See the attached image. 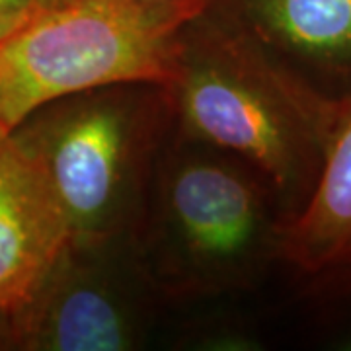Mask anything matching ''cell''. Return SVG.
Returning a JSON list of instances; mask_svg holds the SVG:
<instances>
[{"mask_svg": "<svg viewBox=\"0 0 351 351\" xmlns=\"http://www.w3.org/2000/svg\"><path fill=\"white\" fill-rule=\"evenodd\" d=\"M180 135L248 164L281 221L311 199L338 123L332 100L276 63L213 4L186 24L166 84Z\"/></svg>", "mask_w": 351, "mask_h": 351, "instance_id": "6da1fadb", "label": "cell"}, {"mask_svg": "<svg viewBox=\"0 0 351 351\" xmlns=\"http://www.w3.org/2000/svg\"><path fill=\"white\" fill-rule=\"evenodd\" d=\"M174 123L162 84L127 82L64 96L14 129L43 166L75 244L141 239L154 154Z\"/></svg>", "mask_w": 351, "mask_h": 351, "instance_id": "7a4b0ae2", "label": "cell"}, {"mask_svg": "<svg viewBox=\"0 0 351 351\" xmlns=\"http://www.w3.org/2000/svg\"><path fill=\"white\" fill-rule=\"evenodd\" d=\"M201 12L138 0H71L39 8L0 38V127L14 131L39 108L94 88L166 86L182 32Z\"/></svg>", "mask_w": 351, "mask_h": 351, "instance_id": "3957f363", "label": "cell"}, {"mask_svg": "<svg viewBox=\"0 0 351 351\" xmlns=\"http://www.w3.org/2000/svg\"><path fill=\"white\" fill-rule=\"evenodd\" d=\"M154 180L151 277L176 295L248 283L277 254L281 213L274 191L248 164L180 135Z\"/></svg>", "mask_w": 351, "mask_h": 351, "instance_id": "277c9868", "label": "cell"}, {"mask_svg": "<svg viewBox=\"0 0 351 351\" xmlns=\"http://www.w3.org/2000/svg\"><path fill=\"white\" fill-rule=\"evenodd\" d=\"M115 248L71 242L41 287L12 316L14 350L129 351L143 339V313L108 258Z\"/></svg>", "mask_w": 351, "mask_h": 351, "instance_id": "5b68a950", "label": "cell"}, {"mask_svg": "<svg viewBox=\"0 0 351 351\" xmlns=\"http://www.w3.org/2000/svg\"><path fill=\"white\" fill-rule=\"evenodd\" d=\"M73 242L36 154L0 127V316L20 313Z\"/></svg>", "mask_w": 351, "mask_h": 351, "instance_id": "8992f818", "label": "cell"}, {"mask_svg": "<svg viewBox=\"0 0 351 351\" xmlns=\"http://www.w3.org/2000/svg\"><path fill=\"white\" fill-rule=\"evenodd\" d=\"M213 6L322 96H351V0H215Z\"/></svg>", "mask_w": 351, "mask_h": 351, "instance_id": "52a82bcc", "label": "cell"}, {"mask_svg": "<svg viewBox=\"0 0 351 351\" xmlns=\"http://www.w3.org/2000/svg\"><path fill=\"white\" fill-rule=\"evenodd\" d=\"M277 256L320 287H351V96L341 100L311 199L279 221Z\"/></svg>", "mask_w": 351, "mask_h": 351, "instance_id": "ba28073f", "label": "cell"}, {"mask_svg": "<svg viewBox=\"0 0 351 351\" xmlns=\"http://www.w3.org/2000/svg\"><path fill=\"white\" fill-rule=\"evenodd\" d=\"M38 10V0H0V38L8 36Z\"/></svg>", "mask_w": 351, "mask_h": 351, "instance_id": "9c48e42d", "label": "cell"}, {"mask_svg": "<svg viewBox=\"0 0 351 351\" xmlns=\"http://www.w3.org/2000/svg\"><path fill=\"white\" fill-rule=\"evenodd\" d=\"M145 4H158V6H182V8H195L207 10L215 0H138Z\"/></svg>", "mask_w": 351, "mask_h": 351, "instance_id": "30bf717a", "label": "cell"}, {"mask_svg": "<svg viewBox=\"0 0 351 351\" xmlns=\"http://www.w3.org/2000/svg\"><path fill=\"white\" fill-rule=\"evenodd\" d=\"M0 350H14L12 318L0 316Z\"/></svg>", "mask_w": 351, "mask_h": 351, "instance_id": "8fae6325", "label": "cell"}, {"mask_svg": "<svg viewBox=\"0 0 351 351\" xmlns=\"http://www.w3.org/2000/svg\"><path fill=\"white\" fill-rule=\"evenodd\" d=\"M64 2H71V0H38L39 8H53V6H61Z\"/></svg>", "mask_w": 351, "mask_h": 351, "instance_id": "7c38bea8", "label": "cell"}, {"mask_svg": "<svg viewBox=\"0 0 351 351\" xmlns=\"http://www.w3.org/2000/svg\"><path fill=\"white\" fill-rule=\"evenodd\" d=\"M348 348H350V350H351V339H350V343H348Z\"/></svg>", "mask_w": 351, "mask_h": 351, "instance_id": "4fadbf2b", "label": "cell"}]
</instances>
